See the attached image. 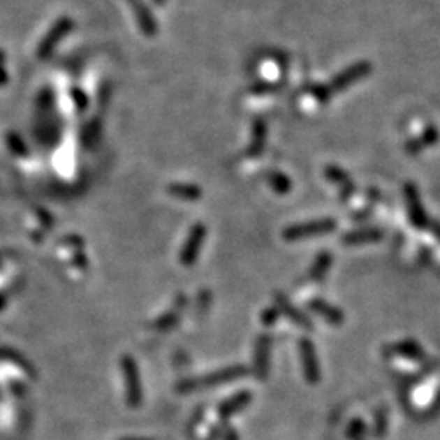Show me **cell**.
I'll return each mask as SVG.
<instances>
[{"instance_id":"cell-1","label":"cell","mask_w":440,"mask_h":440,"mask_svg":"<svg viewBox=\"0 0 440 440\" xmlns=\"http://www.w3.org/2000/svg\"><path fill=\"white\" fill-rule=\"evenodd\" d=\"M336 228V222L332 219L310 220V222H302L295 225H288L284 228L282 237L287 242H298V240L318 237V235L330 233Z\"/></svg>"},{"instance_id":"cell-2","label":"cell","mask_w":440,"mask_h":440,"mask_svg":"<svg viewBox=\"0 0 440 440\" xmlns=\"http://www.w3.org/2000/svg\"><path fill=\"white\" fill-rule=\"evenodd\" d=\"M73 27H75V23H73V18H71V17L59 18L57 22L52 24L51 29H49L46 36L41 39V43H39L38 57L46 59L47 56H51V52L57 47V44L61 43L62 39L72 31Z\"/></svg>"},{"instance_id":"cell-3","label":"cell","mask_w":440,"mask_h":440,"mask_svg":"<svg viewBox=\"0 0 440 440\" xmlns=\"http://www.w3.org/2000/svg\"><path fill=\"white\" fill-rule=\"evenodd\" d=\"M370 72H372V64L367 61H359V62L352 64V66L349 67H346L344 71L335 75V78H332L328 85H330L332 95H335V93L344 91L349 87L354 85L355 82H359L367 75H370Z\"/></svg>"},{"instance_id":"cell-4","label":"cell","mask_w":440,"mask_h":440,"mask_svg":"<svg viewBox=\"0 0 440 440\" xmlns=\"http://www.w3.org/2000/svg\"><path fill=\"white\" fill-rule=\"evenodd\" d=\"M205 235H207V228H205L204 223L193 225V228H191L188 238H186L183 248L179 251V263L183 266L189 267L198 261L199 253L205 242Z\"/></svg>"},{"instance_id":"cell-5","label":"cell","mask_w":440,"mask_h":440,"mask_svg":"<svg viewBox=\"0 0 440 440\" xmlns=\"http://www.w3.org/2000/svg\"><path fill=\"white\" fill-rule=\"evenodd\" d=\"M126 3L129 5L131 12L134 13L135 23L140 33L147 38H155L156 33H159V24H156L155 15L152 13L149 5L144 0H126Z\"/></svg>"},{"instance_id":"cell-6","label":"cell","mask_w":440,"mask_h":440,"mask_svg":"<svg viewBox=\"0 0 440 440\" xmlns=\"http://www.w3.org/2000/svg\"><path fill=\"white\" fill-rule=\"evenodd\" d=\"M243 375H247V367L233 365V367H228V369L215 372V374H212V375L203 376V379H194V380L186 381V383H183V386H181V388H183V390L205 388V386L219 385V383H222V381H228V380L238 379V376H243Z\"/></svg>"},{"instance_id":"cell-7","label":"cell","mask_w":440,"mask_h":440,"mask_svg":"<svg viewBox=\"0 0 440 440\" xmlns=\"http://www.w3.org/2000/svg\"><path fill=\"white\" fill-rule=\"evenodd\" d=\"M121 369L124 374L126 386H127V398L132 404H137L140 401V376H139V367L134 357L122 355L121 359Z\"/></svg>"},{"instance_id":"cell-8","label":"cell","mask_w":440,"mask_h":440,"mask_svg":"<svg viewBox=\"0 0 440 440\" xmlns=\"http://www.w3.org/2000/svg\"><path fill=\"white\" fill-rule=\"evenodd\" d=\"M298 354H300L302 367L303 372H305L307 380L315 383V381L320 380V364H318L315 346H313V342L308 337H302L298 341Z\"/></svg>"},{"instance_id":"cell-9","label":"cell","mask_w":440,"mask_h":440,"mask_svg":"<svg viewBox=\"0 0 440 440\" xmlns=\"http://www.w3.org/2000/svg\"><path fill=\"white\" fill-rule=\"evenodd\" d=\"M274 303H276V308L279 310V313L288 318L292 323H295L297 326L305 328V330H313V323L310 318H308L303 311L298 310V308H295V305H293V303L288 300L284 293L281 292L274 293Z\"/></svg>"},{"instance_id":"cell-10","label":"cell","mask_w":440,"mask_h":440,"mask_svg":"<svg viewBox=\"0 0 440 440\" xmlns=\"http://www.w3.org/2000/svg\"><path fill=\"white\" fill-rule=\"evenodd\" d=\"M272 337L269 335H261L254 346V372L259 379H264L269 370V359H271Z\"/></svg>"},{"instance_id":"cell-11","label":"cell","mask_w":440,"mask_h":440,"mask_svg":"<svg viewBox=\"0 0 440 440\" xmlns=\"http://www.w3.org/2000/svg\"><path fill=\"white\" fill-rule=\"evenodd\" d=\"M308 308H310L313 313H316L318 316L323 318L328 325L341 326L342 323H344V313L337 310L336 307H332L331 303L323 300V298H313V300L308 302Z\"/></svg>"},{"instance_id":"cell-12","label":"cell","mask_w":440,"mask_h":440,"mask_svg":"<svg viewBox=\"0 0 440 440\" xmlns=\"http://www.w3.org/2000/svg\"><path fill=\"white\" fill-rule=\"evenodd\" d=\"M406 196V207H408V214L411 219V223L416 227H424L425 225V212L423 209V204L419 200V194L413 184H408L404 188Z\"/></svg>"},{"instance_id":"cell-13","label":"cell","mask_w":440,"mask_h":440,"mask_svg":"<svg viewBox=\"0 0 440 440\" xmlns=\"http://www.w3.org/2000/svg\"><path fill=\"white\" fill-rule=\"evenodd\" d=\"M267 140V124L264 119H254L253 131H251V142L248 145V155L249 156H259L264 152Z\"/></svg>"},{"instance_id":"cell-14","label":"cell","mask_w":440,"mask_h":440,"mask_svg":"<svg viewBox=\"0 0 440 440\" xmlns=\"http://www.w3.org/2000/svg\"><path fill=\"white\" fill-rule=\"evenodd\" d=\"M186 303H188V300H186L184 295H179L178 298H176L175 307L170 308L168 311L163 313V315H161L159 320L154 323L155 330L156 331H168V330H171V328H175L176 325H178L181 311H183Z\"/></svg>"},{"instance_id":"cell-15","label":"cell","mask_w":440,"mask_h":440,"mask_svg":"<svg viewBox=\"0 0 440 440\" xmlns=\"http://www.w3.org/2000/svg\"><path fill=\"white\" fill-rule=\"evenodd\" d=\"M383 237V233L376 228H364V230H355V232H349L342 237V243L354 247V244H367V243H376Z\"/></svg>"},{"instance_id":"cell-16","label":"cell","mask_w":440,"mask_h":440,"mask_svg":"<svg viewBox=\"0 0 440 440\" xmlns=\"http://www.w3.org/2000/svg\"><path fill=\"white\" fill-rule=\"evenodd\" d=\"M166 191H168L170 196H175V198L183 199V200H198V199L203 198V189L193 183L168 184Z\"/></svg>"},{"instance_id":"cell-17","label":"cell","mask_w":440,"mask_h":440,"mask_svg":"<svg viewBox=\"0 0 440 440\" xmlns=\"http://www.w3.org/2000/svg\"><path fill=\"white\" fill-rule=\"evenodd\" d=\"M266 181H267V184L271 186V189L274 191V193H277V194L291 193L292 181L287 175H284L282 171H276V170L267 171Z\"/></svg>"},{"instance_id":"cell-18","label":"cell","mask_w":440,"mask_h":440,"mask_svg":"<svg viewBox=\"0 0 440 440\" xmlns=\"http://www.w3.org/2000/svg\"><path fill=\"white\" fill-rule=\"evenodd\" d=\"M325 176H326V179L331 181V183L339 184L341 188L346 191V194H349V193H352V191H354V183H352L351 176L347 175L344 170L330 165V166H326Z\"/></svg>"},{"instance_id":"cell-19","label":"cell","mask_w":440,"mask_h":440,"mask_svg":"<svg viewBox=\"0 0 440 440\" xmlns=\"http://www.w3.org/2000/svg\"><path fill=\"white\" fill-rule=\"evenodd\" d=\"M437 140H439L437 129H435V127H429V129L425 131L419 139H416L411 142V144L406 145V149H408L406 152H409V154H418V152L425 149V147L434 145Z\"/></svg>"},{"instance_id":"cell-20","label":"cell","mask_w":440,"mask_h":440,"mask_svg":"<svg viewBox=\"0 0 440 440\" xmlns=\"http://www.w3.org/2000/svg\"><path fill=\"white\" fill-rule=\"evenodd\" d=\"M331 263H332L331 253L321 251L320 254H318L315 263L311 264V269H310V277L313 279V281H320V279L325 277L326 272L330 271Z\"/></svg>"},{"instance_id":"cell-21","label":"cell","mask_w":440,"mask_h":440,"mask_svg":"<svg viewBox=\"0 0 440 440\" xmlns=\"http://www.w3.org/2000/svg\"><path fill=\"white\" fill-rule=\"evenodd\" d=\"M393 352L399 354L403 359H411V360L424 359V351L413 341L398 342V344L393 346Z\"/></svg>"},{"instance_id":"cell-22","label":"cell","mask_w":440,"mask_h":440,"mask_svg":"<svg viewBox=\"0 0 440 440\" xmlns=\"http://www.w3.org/2000/svg\"><path fill=\"white\" fill-rule=\"evenodd\" d=\"M101 134V124L96 117H93L91 121H88L82 129V142L85 147L95 145Z\"/></svg>"},{"instance_id":"cell-23","label":"cell","mask_w":440,"mask_h":440,"mask_svg":"<svg viewBox=\"0 0 440 440\" xmlns=\"http://www.w3.org/2000/svg\"><path fill=\"white\" fill-rule=\"evenodd\" d=\"M310 95L316 103H320V105H325V103L331 100L332 91H331L330 85H323V83H320V85H315V87L310 88Z\"/></svg>"},{"instance_id":"cell-24","label":"cell","mask_w":440,"mask_h":440,"mask_svg":"<svg viewBox=\"0 0 440 440\" xmlns=\"http://www.w3.org/2000/svg\"><path fill=\"white\" fill-rule=\"evenodd\" d=\"M71 96H72V101H73V105H75L78 112H83L88 108V105H90V100H88L87 93L83 91L82 88H77V87L72 88Z\"/></svg>"},{"instance_id":"cell-25","label":"cell","mask_w":440,"mask_h":440,"mask_svg":"<svg viewBox=\"0 0 440 440\" xmlns=\"http://www.w3.org/2000/svg\"><path fill=\"white\" fill-rule=\"evenodd\" d=\"M248 396H249L248 393H240L237 396H233V399H230L228 403H225L222 406V413L230 414V413H233L237 408H242V406L248 401Z\"/></svg>"},{"instance_id":"cell-26","label":"cell","mask_w":440,"mask_h":440,"mask_svg":"<svg viewBox=\"0 0 440 440\" xmlns=\"http://www.w3.org/2000/svg\"><path fill=\"white\" fill-rule=\"evenodd\" d=\"M281 313H279V310L276 307H271V308H266V310H263L261 313V323L266 326H271L274 325V323L277 321V318Z\"/></svg>"},{"instance_id":"cell-27","label":"cell","mask_w":440,"mask_h":440,"mask_svg":"<svg viewBox=\"0 0 440 440\" xmlns=\"http://www.w3.org/2000/svg\"><path fill=\"white\" fill-rule=\"evenodd\" d=\"M274 90H277L276 83H256V85L251 88L253 93H267Z\"/></svg>"},{"instance_id":"cell-28","label":"cell","mask_w":440,"mask_h":440,"mask_svg":"<svg viewBox=\"0 0 440 440\" xmlns=\"http://www.w3.org/2000/svg\"><path fill=\"white\" fill-rule=\"evenodd\" d=\"M152 2L156 3V5H160V7H161V5L166 3V0H152Z\"/></svg>"}]
</instances>
